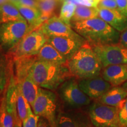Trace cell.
I'll use <instances>...</instances> for the list:
<instances>
[{"label":"cell","mask_w":127,"mask_h":127,"mask_svg":"<svg viewBox=\"0 0 127 127\" xmlns=\"http://www.w3.org/2000/svg\"><path fill=\"white\" fill-rule=\"evenodd\" d=\"M39 117H40L35 115L32 112L22 122L23 127H37Z\"/></svg>","instance_id":"29"},{"label":"cell","mask_w":127,"mask_h":127,"mask_svg":"<svg viewBox=\"0 0 127 127\" xmlns=\"http://www.w3.org/2000/svg\"><path fill=\"white\" fill-rule=\"evenodd\" d=\"M28 74L39 87L54 90L71 75L66 65H58L36 60L32 63Z\"/></svg>","instance_id":"2"},{"label":"cell","mask_w":127,"mask_h":127,"mask_svg":"<svg viewBox=\"0 0 127 127\" xmlns=\"http://www.w3.org/2000/svg\"><path fill=\"white\" fill-rule=\"evenodd\" d=\"M118 10L124 15L127 17V0H115Z\"/></svg>","instance_id":"31"},{"label":"cell","mask_w":127,"mask_h":127,"mask_svg":"<svg viewBox=\"0 0 127 127\" xmlns=\"http://www.w3.org/2000/svg\"><path fill=\"white\" fill-rule=\"evenodd\" d=\"M96 8H104L118 10L115 0H99Z\"/></svg>","instance_id":"30"},{"label":"cell","mask_w":127,"mask_h":127,"mask_svg":"<svg viewBox=\"0 0 127 127\" xmlns=\"http://www.w3.org/2000/svg\"><path fill=\"white\" fill-rule=\"evenodd\" d=\"M119 43L123 47L127 48V28L120 32V37Z\"/></svg>","instance_id":"33"},{"label":"cell","mask_w":127,"mask_h":127,"mask_svg":"<svg viewBox=\"0 0 127 127\" xmlns=\"http://www.w3.org/2000/svg\"><path fill=\"white\" fill-rule=\"evenodd\" d=\"M60 2L61 0H37V8L41 15L51 18Z\"/></svg>","instance_id":"23"},{"label":"cell","mask_w":127,"mask_h":127,"mask_svg":"<svg viewBox=\"0 0 127 127\" xmlns=\"http://www.w3.org/2000/svg\"><path fill=\"white\" fill-rule=\"evenodd\" d=\"M102 67L112 65L127 64V48L120 43L91 46Z\"/></svg>","instance_id":"8"},{"label":"cell","mask_w":127,"mask_h":127,"mask_svg":"<svg viewBox=\"0 0 127 127\" xmlns=\"http://www.w3.org/2000/svg\"><path fill=\"white\" fill-rule=\"evenodd\" d=\"M22 20L25 19L12 3L8 2L0 5V25Z\"/></svg>","instance_id":"20"},{"label":"cell","mask_w":127,"mask_h":127,"mask_svg":"<svg viewBox=\"0 0 127 127\" xmlns=\"http://www.w3.org/2000/svg\"><path fill=\"white\" fill-rule=\"evenodd\" d=\"M123 87L124 88H125V90H127V81L126 82H125L124 84H123Z\"/></svg>","instance_id":"37"},{"label":"cell","mask_w":127,"mask_h":127,"mask_svg":"<svg viewBox=\"0 0 127 127\" xmlns=\"http://www.w3.org/2000/svg\"><path fill=\"white\" fill-rule=\"evenodd\" d=\"M60 91L63 101L72 107H81L91 102V98L81 90L78 82L74 79L65 81Z\"/></svg>","instance_id":"10"},{"label":"cell","mask_w":127,"mask_h":127,"mask_svg":"<svg viewBox=\"0 0 127 127\" xmlns=\"http://www.w3.org/2000/svg\"><path fill=\"white\" fill-rule=\"evenodd\" d=\"M9 2V0H0V5L4 4V3Z\"/></svg>","instance_id":"36"},{"label":"cell","mask_w":127,"mask_h":127,"mask_svg":"<svg viewBox=\"0 0 127 127\" xmlns=\"http://www.w3.org/2000/svg\"><path fill=\"white\" fill-rule=\"evenodd\" d=\"M98 17V10L96 7L77 5L71 23L81 21Z\"/></svg>","instance_id":"22"},{"label":"cell","mask_w":127,"mask_h":127,"mask_svg":"<svg viewBox=\"0 0 127 127\" xmlns=\"http://www.w3.org/2000/svg\"><path fill=\"white\" fill-rule=\"evenodd\" d=\"M98 16L114 29L121 32L127 28V17L124 15L117 9L96 8Z\"/></svg>","instance_id":"14"},{"label":"cell","mask_w":127,"mask_h":127,"mask_svg":"<svg viewBox=\"0 0 127 127\" xmlns=\"http://www.w3.org/2000/svg\"><path fill=\"white\" fill-rule=\"evenodd\" d=\"M66 66L71 75L81 79L99 75L102 65L88 42L67 61Z\"/></svg>","instance_id":"3"},{"label":"cell","mask_w":127,"mask_h":127,"mask_svg":"<svg viewBox=\"0 0 127 127\" xmlns=\"http://www.w3.org/2000/svg\"><path fill=\"white\" fill-rule=\"evenodd\" d=\"M12 4L17 8L21 15L27 21L29 25L28 33L38 29L44 22L50 18L46 16L41 15V12L36 8L24 6L17 2Z\"/></svg>","instance_id":"13"},{"label":"cell","mask_w":127,"mask_h":127,"mask_svg":"<svg viewBox=\"0 0 127 127\" xmlns=\"http://www.w3.org/2000/svg\"><path fill=\"white\" fill-rule=\"evenodd\" d=\"M119 109V118L122 127H127V96L117 107Z\"/></svg>","instance_id":"26"},{"label":"cell","mask_w":127,"mask_h":127,"mask_svg":"<svg viewBox=\"0 0 127 127\" xmlns=\"http://www.w3.org/2000/svg\"><path fill=\"white\" fill-rule=\"evenodd\" d=\"M78 85L91 99H99L112 87L109 82L99 75L82 79L78 82Z\"/></svg>","instance_id":"11"},{"label":"cell","mask_w":127,"mask_h":127,"mask_svg":"<svg viewBox=\"0 0 127 127\" xmlns=\"http://www.w3.org/2000/svg\"><path fill=\"white\" fill-rule=\"evenodd\" d=\"M17 83L20 84L22 93L31 106L37 96L39 87L28 74Z\"/></svg>","instance_id":"19"},{"label":"cell","mask_w":127,"mask_h":127,"mask_svg":"<svg viewBox=\"0 0 127 127\" xmlns=\"http://www.w3.org/2000/svg\"><path fill=\"white\" fill-rule=\"evenodd\" d=\"M37 60L56 64L66 65L67 60L51 44L47 42L41 48L37 55Z\"/></svg>","instance_id":"17"},{"label":"cell","mask_w":127,"mask_h":127,"mask_svg":"<svg viewBox=\"0 0 127 127\" xmlns=\"http://www.w3.org/2000/svg\"><path fill=\"white\" fill-rule=\"evenodd\" d=\"M18 117H15L7 110L4 96L0 104V127H14L15 120Z\"/></svg>","instance_id":"24"},{"label":"cell","mask_w":127,"mask_h":127,"mask_svg":"<svg viewBox=\"0 0 127 127\" xmlns=\"http://www.w3.org/2000/svg\"><path fill=\"white\" fill-rule=\"evenodd\" d=\"M22 121H21L20 118L18 117L15 120V125H14V127H23V124H22Z\"/></svg>","instance_id":"35"},{"label":"cell","mask_w":127,"mask_h":127,"mask_svg":"<svg viewBox=\"0 0 127 127\" xmlns=\"http://www.w3.org/2000/svg\"><path fill=\"white\" fill-rule=\"evenodd\" d=\"M47 42L55 47L68 61L81 48L87 41L79 34L72 36H51Z\"/></svg>","instance_id":"9"},{"label":"cell","mask_w":127,"mask_h":127,"mask_svg":"<svg viewBox=\"0 0 127 127\" xmlns=\"http://www.w3.org/2000/svg\"><path fill=\"white\" fill-rule=\"evenodd\" d=\"M19 0H9V2H11V3H14V2H18Z\"/></svg>","instance_id":"38"},{"label":"cell","mask_w":127,"mask_h":127,"mask_svg":"<svg viewBox=\"0 0 127 127\" xmlns=\"http://www.w3.org/2000/svg\"><path fill=\"white\" fill-rule=\"evenodd\" d=\"M31 107L35 115L46 118L52 127H57V98L53 92L39 87L37 96Z\"/></svg>","instance_id":"5"},{"label":"cell","mask_w":127,"mask_h":127,"mask_svg":"<svg viewBox=\"0 0 127 127\" xmlns=\"http://www.w3.org/2000/svg\"><path fill=\"white\" fill-rule=\"evenodd\" d=\"M38 29L47 36H72L78 34L68 24L57 16L51 17L41 25Z\"/></svg>","instance_id":"12"},{"label":"cell","mask_w":127,"mask_h":127,"mask_svg":"<svg viewBox=\"0 0 127 127\" xmlns=\"http://www.w3.org/2000/svg\"><path fill=\"white\" fill-rule=\"evenodd\" d=\"M99 0H61L62 2H69L75 5H83L90 7H96Z\"/></svg>","instance_id":"28"},{"label":"cell","mask_w":127,"mask_h":127,"mask_svg":"<svg viewBox=\"0 0 127 127\" xmlns=\"http://www.w3.org/2000/svg\"><path fill=\"white\" fill-rule=\"evenodd\" d=\"M4 60V57H3L2 55L0 54V61H1V60Z\"/></svg>","instance_id":"39"},{"label":"cell","mask_w":127,"mask_h":127,"mask_svg":"<svg viewBox=\"0 0 127 127\" xmlns=\"http://www.w3.org/2000/svg\"><path fill=\"white\" fill-rule=\"evenodd\" d=\"M31 105L22 93L20 84L17 83V108L18 117L22 122L32 113Z\"/></svg>","instance_id":"21"},{"label":"cell","mask_w":127,"mask_h":127,"mask_svg":"<svg viewBox=\"0 0 127 127\" xmlns=\"http://www.w3.org/2000/svg\"><path fill=\"white\" fill-rule=\"evenodd\" d=\"M72 28L91 46L118 44L120 32L99 17L71 23Z\"/></svg>","instance_id":"1"},{"label":"cell","mask_w":127,"mask_h":127,"mask_svg":"<svg viewBox=\"0 0 127 127\" xmlns=\"http://www.w3.org/2000/svg\"><path fill=\"white\" fill-rule=\"evenodd\" d=\"M76 7L77 5L72 3L66 2H63V6L61 8V11H60V18L66 23L71 24V19L74 15Z\"/></svg>","instance_id":"25"},{"label":"cell","mask_w":127,"mask_h":127,"mask_svg":"<svg viewBox=\"0 0 127 127\" xmlns=\"http://www.w3.org/2000/svg\"><path fill=\"white\" fill-rule=\"evenodd\" d=\"M102 77L113 86L123 85L127 81V64L106 66L102 71Z\"/></svg>","instance_id":"15"},{"label":"cell","mask_w":127,"mask_h":127,"mask_svg":"<svg viewBox=\"0 0 127 127\" xmlns=\"http://www.w3.org/2000/svg\"><path fill=\"white\" fill-rule=\"evenodd\" d=\"M17 2L24 6H27V7L36 8H38L37 0H19L18 2Z\"/></svg>","instance_id":"32"},{"label":"cell","mask_w":127,"mask_h":127,"mask_svg":"<svg viewBox=\"0 0 127 127\" xmlns=\"http://www.w3.org/2000/svg\"><path fill=\"white\" fill-rule=\"evenodd\" d=\"M7 82V69L5 60L0 61V91L5 89Z\"/></svg>","instance_id":"27"},{"label":"cell","mask_w":127,"mask_h":127,"mask_svg":"<svg viewBox=\"0 0 127 127\" xmlns=\"http://www.w3.org/2000/svg\"><path fill=\"white\" fill-rule=\"evenodd\" d=\"M29 25L25 20L0 25V48L10 51L28 33Z\"/></svg>","instance_id":"4"},{"label":"cell","mask_w":127,"mask_h":127,"mask_svg":"<svg viewBox=\"0 0 127 127\" xmlns=\"http://www.w3.org/2000/svg\"><path fill=\"white\" fill-rule=\"evenodd\" d=\"M89 117L95 127H122L117 107L94 103L89 109Z\"/></svg>","instance_id":"6"},{"label":"cell","mask_w":127,"mask_h":127,"mask_svg":"<svg viewBox=\"0 0 127 127\" xmlns=\"http://www.w3.org/2000/svg\"><path fill=\"white\" fill-rule=\"evenodd\" d=\"M37 127H52L50 122L44 117H40L38 122Z\"/></svg>","instance_id":"34"},{"label":"cell","mask_w":127,"mask_h":127,"mask_svg":"<svg viewBox=\"0 0 127 127\" xmlns=\"http://www.w3.org/2000/svg\"><path fill=\"white\" fill-rule=\"evenodd\" d=\"M0 93H1V91H0Z\"/></svg>","instance_id":"40"},{"label":"cell","mask_w":127,"mask_h":127,"mask_svg":"<svg viewBox=\"0 0 127 127\" xmlns=\"http://www.w3.org/2000/svg\"><path fill=\"white\" fill-rule=\"evenodd\" d=\"M47 42V36L37 29L25 35L18 45L11 51H14L16 58L31 57L37 55Z\"/></svg>","instance_id":"7"},{"label":"cell","mask_w":127,"mask_h":127,"mask_svg":"<svg viewBox=\"0 0 127 127\" xmlns=\"http://www.w3.org/2000/svg\"><path fill=\"white\" fill-rule=\"evenodd\" d=\"M86 118L79 115L61 112L57 118V127H93Z\"/></svg>","instance_id":"16"},{"label":"cell","mask_w":127,"mask_h":127,"mask_svg":"<svg viewBox=\"0 0 127 127\" xmlns=\"http://www.w3.org/2000/svg\"><path fill=\"white\" fill-rule=\"evenodd\" d=\"M127 96V90L123 87L115 86L111 87L107 93L99 98V101L107 105L118 107Z\"/></svg>","instance_id":"18"}]
</instances>
